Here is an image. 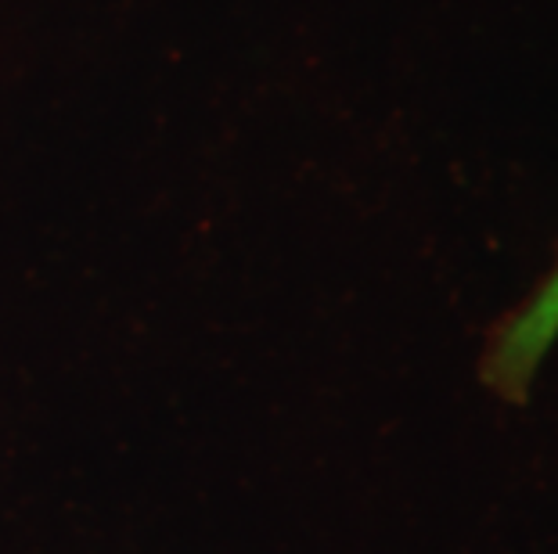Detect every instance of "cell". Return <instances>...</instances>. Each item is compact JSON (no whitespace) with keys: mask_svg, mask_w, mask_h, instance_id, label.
I'll return each instance as SVG.
<instances>
[{"mask_svg":"<svg viewBox=\"0 0 558 554\" xmlns=\"http://www.w3.org/2000/svg\"><path fill=\"white\" fill-rule=\"evenodd\" d=\"M555 346H558V267L508 317L501 332L494 335L490 353H486V382L501 389L505 396L522 399Z\"/></svg>","mask_w":558,"mask_h":554,"instance_id":"1","label":"cell"}]
</instances>
